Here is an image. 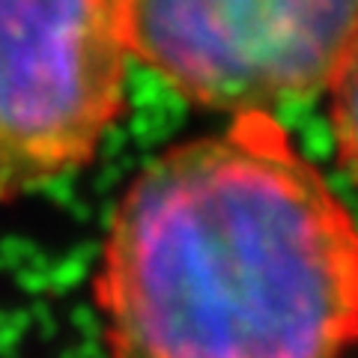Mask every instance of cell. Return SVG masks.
I'll list each match as a JSON object with an SVG mask.
<instances>
[{
	"instance_id": "1",
	"label": "cell",
	"mask_w": 358,
	"mask_h": 358,
	"mask_svg": "<svg viewBox=\"0 0 358 358\" xmlns=\"http://www.w3.org/2000/svg\"><path fill=\"white\" fill-rule=\"evenodd\" d=\"M93 299L108 358H343L355 224L281 122L242 114L131 179Z\"/></svg>"
},
{
	"instance_id": "2",
	"label": "cell",
	"mask_w": 358,
	"mask_h": 358,
	"mask_svg": "<svg viewBox=\"0 0 358 358\" xmlns=\"http://www.w3.org/2000/svg\"><path fill=\"white\" fill-rule=\"evenodd\" d=\"M131 60L192 105L272 114L355 66V0H120Z\"/></svg>"
},
{
	"instance_id": "3",
	"label": "cell",
	"mask_w": 358,
	"mask_h": 358,
	"mask_svg": "<svg viewBox=\"0 0 358 358\" xmlns=\"http://www.w3.org/2000/svg\"><path fill=\"white\" fill-rule=\"evenodd\" d=\"M120 0H0V197L93 162L126 105Z\"/></svg>"
},
{
	"instance_id": "4",
	"label": "cell",
	"mask_w": 358,
	"mask_h": 358,
	"mask_svg": "<svg viewBox=\"0 0 358 358\" xmlns=\"http://www.w3.org/2000/svg\"><path fill=\"white\" fill-rule=\"evenodd\" d=\"M352 72L355 66H350L338 81L329 87L331 93V129H334V143L341 150V159L343 164L352 162V117H355V108H352Z\"/></svg>"
}]
</instances>
